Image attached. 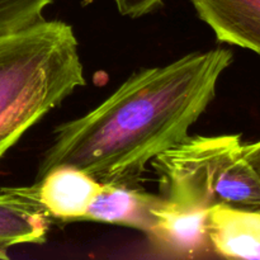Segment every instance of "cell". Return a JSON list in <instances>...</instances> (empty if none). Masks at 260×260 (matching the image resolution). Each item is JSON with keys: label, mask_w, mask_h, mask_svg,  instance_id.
Masks as SVG:
<instances>
[{"label": "cell", "mask_w": 260, "mask_h": 260, "mask_svg": "<svg viewBox=\"0 0 260 260\" xmlns=\"http://www.w3.org/2000/svg\"><path fill=\"white\" fill-rule=\"evenodd\" d=\"M231 62V50L213 48L137 71L95 108L55 129L37 182L70 165L102 184L140 187L147 165L189 137Z\"/></svg>", "instance_id": "obj_1"}, {"label": "cell", "mask_w": 260, "mask_h": 260, "mask_svg": "<svg viewBox=\"0 0 260 260\" xmlns=\"http://www.w3.org/2000/svg\"><path fill=\"white\" fill-rule=\"evenodd\" d=\"M84 85L78 38L68 23L42 19L0 37V159Z\"/></svg>", "instance_id": "obj_2"}, {"label": "cell", "mask_w": 260, "mask_h": 260, "mask_svg": "<svg viewBox=\"0 0 260 260\" xmlns=\"http://www.w3.org/2000/svg\"><path fill=\"white\" fill-rule=\"evenodd\" d=\"M240 135L189 136L151 161L160 197L190 211L217 205L260 210V177L244 157Z\"/></svg>", "instance_id": "obj_3"}, {"label": "cell", "mask_w": 260, "mask_h": 260, "mask_svg": "<svg viewBox=\"0 0 260 260\" xmlns=\"http://www.w3.org/2000/svg\"><path fill=\"white\" fill-rule=\"evenodd\" d=\"M102 183L70 165L51 169L35 187L25 188L46 215L62 221L84 220Z\"/></svg>", "instance_id": "obj_4"}, {"label": "cell", "mask_w": 260, "mask_h": 260, "mask_svg": "<svg viewBox=\"0 0 260 260\" xmlns=\"http://www.w3.org/2000/svg\"><path fill=\"white\" fill-rule=\"evenodd\" d=\"M208 211H190L168 203L160 197L152 208V223L146 235L150 240L178 258H196L210 253L207 235Z\"/></svg>", "instance_id": "obj_5"}, {"label": "cell", "mask_w": 260, "mask_h": 260, "mask_svg": "<svg viewBox=\"0 0 260 260\" xmlns=\"http://www.w3.org/2000/svg\"><path fill=\"white\" fill-rule=\"evenodd\" d=\"M211 250L233 259H260V210L213 206L207 213Z\"/></svg>", "instance_id": "obj_6"}, {"label": "cell", "mask_w": 260, "mask_h": 260, "mask_svg": "<svg viewBox=\"0 0 260 260\" xmlns=\"http://www.w3.org/2000/svg\"><path fill=\"white\" fill-rule=\"evenodd\" d=\"M198 17L220 42L260 56V0H192Z\"/></svg>", "instance_id": "obj_7"}, {"label": "cell", "mask_w": 260, "mask_h": 260, "mask_svg": "<svg viewBox=\"0 0 260 260\" xmlns=\"http://www.w3.org/2000/svg\"><path fill=\"white\" fill-rule=\"evenodd\" d=\"M46 212L25 188H4L0 193V259L10 248L46 241Z\"/></svg>", "instance_id": "obj_8"}, {"label": "cell", "mask_w": 260, "mask_h": 260, "mask_svg": "<svg viewBox=\"0 0 260 260\" xmlns=\"http://www.w3.org/2000/svg\"><path fill=\"white\" fill-rule=\"evenodd\" d=\"M160 196L140 187L102 184L84 220L128 226L147 234L152 223V208Z\"/></svg>", "instance_id": "obj_9"}, {"label": "cell", "mask_w": 260, "mask_h": 260, "mask_svg": "<svg viewBox=\"0 0 260 260\" xmlns=\"http://www.w3.org/2000/svg\"><path fill=\"white\" fill-rule=\"evenodd\" d=\"M53 0H0V37L45 19L43 10Z\"/></svg>", "instance_id": "obj_10"}, {"label": "cell", "mask_w": 260, "mask_h": 260, "mask_svg": "<svg viewBox=\"0 0 260 260\" xmlns=\"http://www.w3.org/2000/svg\"><path fill=\"white\" fill-rule=\"evenodd\" d=\"M113 2L122 15L140 18L159 9L164 0H113Z\"/></svg>", "instance_id": "obj_11"}, {"label": "cell", "mask_w": 260, "mask_h": 260, "mask_svg": "<svg viewBox=\"0 0 260 260\" xmlns=\"http://www.w3.org/2000/svg\"><path fill=\"white\" fill-rule=\"evenodd\" d=\"M244 157L248 160L249 164L253 167V169L258 173L260 177V140L253 144L244 145Z\"/></svg>", "instance_id": "obj_12"}]
</instances>
